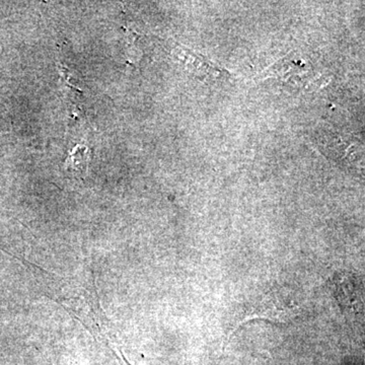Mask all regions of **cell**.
<instances>
[{"label":"cell","instance_id":"obj_1","mask_svg":"<svg viewBox=\"0 0 365 365\" xmlns=\"http://www.w3.org/2000/svg\"><path fill=\"white\" fill-rule=\"evenodd\" d=\"M86 153L88 148L86 146L78 145L73 150L69 153V157L66 160V168L72 172L83 174L86 170Z\"/></svg>","mask_w":365,"mask_h":365}]
</instances>
